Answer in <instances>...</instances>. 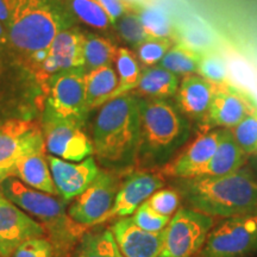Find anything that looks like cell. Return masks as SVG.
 <instances>
[{"label":"cell","mask_w":257,"mask_h":257,"mask_svg":"<svg viewBox=\"0 0 257 257\" xmlns=\"http://www.w3.org/2000/svg\"><path fill=\"white\" fill-rule=\"evenodd\" d=\"M165 185V179L150 170H137L128 174L120 184L113 207L107 220L133 216L143 202Z\"/></svg>","instance_id":"17"},{"label":"cell","mask_w":257,"mask_h":257,"mask_svg":"<svg viewBox=\"0 0 257 257\" xmlns=\"http://www.w3.org/2000/svg\"><path fill=\"white\" fill-rule=\"evenodd\" d=\"M140 143L138 98L131 93L100 106L93 125V150L106 166L126 167L137 160Z\"/></svg>","instance_id":"2"},{"label":"cell","mask_w":257,"mask_h":257,"mask_svg":"<svg viewBox=\"0 0 257 257\" xmlns=\"http://www.w3.org/2000/svg\"><path fill=\"white\" fill-rule=\"evenodd\" d=\"M96 2L101 5L106 14L110 16L113 24H115V22L123 17L124 15L136 12L138 5H140L128 2V0H96Z\"/></svg>","instance_id":"37"},{"label":"cell","mask_w":257,"mask_h":257,"mask_svg":"<svg viewBox=\"0 0 257 257\" xmlns=\"http://www.w3.org/2000/svg\"><path fill=\"white\" fill-rule=\"evenodd\" d=\"M11 257H56V248L48 237H37L19 245Z\"/></svg>","instance_id":"36"},{"label":"cell","mask_w":257,"mask_h":257,"mask_svg":"<svg viewBox=\"0 0 257 257\" xmlns=\"http://www.w3.org/2000/svg\"><path fill=\"white\" fill-rule=\"evenodd\" d=\"M86 106L88 112L100 107L113 98L118 88V75L112 64L99 67L86 73Z\"/></svg>","instance_id":"23"},{"label":"cell","mask_w":257,"mask_h":257,"mask_svg":"<svg viewBox=\"0 0 257 257\" xmlns=\"http://www.w3.org/2000/svg\"><path fill=\"white\" fill-rule=\"evenodd\" d=\"M76 257H124L111 230L83 233Z\"/></svg>","instance_id":"27"},{"label":"cell","mask_w":257,"mask_h":257,"mask_svg":"<svg viewBox=\"0 0 257 257\" xmlns=\"http://www.w3.org/2000/svg\"><path fill=\"white\" fill-rule=\"evenodd\" d=\"M256 101L232 85L223 83L212 98L210 107L200 121L202 133L214 128H232L251 111Z\"/></svg>","instance_id":"12"},{"label":"cell","mask_w":257,"mask_h":257,"mask_svg":"<svg viewBox=\"0 0 257 257\" xmlns=\"http://www.w3.org/2000/svg\"><path fill=\"white\" fill-rule=\"evenodd\" d=\"M176 180L180 198L207 216L225 219L257 210V181L246 166L230 174Z\"/></svg>","instance_id":"1"},{"label":"cell","mask_w":257,"mask_h":257,"mask_svg":"<svg viewBox=\"0 0 257 257\" xmlns=\"http://www.w3.org/2000/svg\"><path fill=\"white\" fill-rule=\"evenodd\" d=\"M119 179L110 172H99L89 187L75 198L68 216L83 227L107 220L119 191Z\"/></svg>","instance_id":"10"},{"label":"cell","mask_w":257,"mask_h":257,"mask_svg":"<svg viewBox=\"0 0 257 257\" xmlns=\"http://www.w3.org/2000/svg\"><path fill=\"white\" fill-rule=\"evenodd\" d=\"M200 57L201 53L187 47L182 42H175L161 60L159 66L184 78L191 74H197Z\"/></svg>","instance_id":"26"},{"label":"cell","mask_w":257,"mask_h":257,"mask_svg":"<svg viewBox=\"0 0 257 257\" xmlns=\"http://www.w3.org/2000/svg\"><path fill=\"white\" fill-rule=\"evenodd\" d=\"M250 170H251L253 178H255V180L257 181V154H255V155L250 156V166H249Z\"/></svg>","instance_id":"39"},{"label":"cell","mask_w":257,"mask_h":257,"mask_svg":"<svg viewBox=\"0 0 257 257\" xmlns=\"http://www.w3.org/2000/svg\"><path fill=\"white\" fill-rule=\"evenodd\" d=\"M147 202L157 213L172 218L179 210L180 194L175 188H161L154 193Z\"/></svg>","instance_id":"35"},{"label":"cell","mask_w":257,"mask_h":257,"mask_svg":"<svg viewBox=\"0 0 257 257\" xmlns=\"http://www.w3.org/2000/svg\"><path fill=\"white\" fill-rule=\"evenodd\" d=\"M15 176L29 187L51 195L57 194L46 153H34L19 160Z\"/></svg>","instance_id":"22"},{"label":"cell","mask_w":257,"mask_h":257,"mask_svg":"<svg viewBox=\"0 0 257 257\" xmlns=\"http://www.w3.org/2000/svg\"><path fill=\"white\" fill-rule=\"evenodd\" d=\"M43 131L32 120L12 119L0 126V182L15 176L16 165L34 153H46Z\"/></svg>","instance_id":"8"},{"label":"cell","mask_w":257,"mask_h":257,"mask_svg":"<svg viewBox=\"0 0 257 257\" xmlns=\"http://www.w3.org/2000/svg\"><path fill=\"white\" fill-rule=\"evenodd\" d=\"M63 27L60 12L49 0H17L8 29L9 38L29 59L37 51L49 49Z\"/></svg>","instance_id":"5"},{"label":"cell","mask_w":257,"mask_h":257,"mask_svg":"<svg viewBox=\"0 0 257 257\" xmlns=\"http://www.w3.org/2000/svg\"><path fill=\"white\" fill-rule=\"evenodd\" d=\"M175 42L169 38L150 37L137 46V59L144 67H153L161 62Z\"/></svg>","instance_id":"32"},{"label":"cell","mask_w":257,"mask_h":257,"mask_svg":"<svg viewBox=\"0 0 257 257\" xmlns=\"http://www.w3.org/2000/svg\"><path fill=\"white\" fill-rule=\"evenodd\" d=\"M131 219L141 229L149 231V232H162L167 227V225L169 224L170 217L157 213L146 201L137 208Z\"/></svg>","instance_id":"34"},{"label":"cell","mask_w":257,"mask_h":257,"mask_svg":"<svg viewBox=\"0 0 257 257\" xmlns=\"http://www.w3.org/2000/svg\"><path fill=\"white\" fill-rule=\"evenodd\" d=\"M115 24H117V29L119 31L120 36L127 43L133 44L134 47L140 46L142 42L152 37L146 31L136 12H130V14L124 15L123 17L115 22Z\"/></svg>","instance_id":"33"},{"label":"cell","mask_w":257,"mask_h":257,"mask_svg":"<svg viewBox=\"0 0 257 257\" xmlns=\"http://www.w3.org/2000/svg\"><path fill=\"white\" fill-rule=\"evenodd\" d=\"M240 149L250 157L257 154V102L236 126L230 128Z\"/></svg>","instance_id":"29"},{"label":"cell","mask_w":257,"mask_h":257,"mask_svg":"<svg viewBox=\"0 0 257 257\" xmlns=\"http://www.w3.org/2000/svg\"><path fill=\"white\" fill-rule=\"evenodd\" d=\"M245 154L237 144L229 128L221 130V137L216 153L202 168L198 176H218L230 174L244 167L246 161ZM197 178V176H195Z\"/></svg>","instance_id":"20"},{"label":"cell","mask_w":257,"mask_h":257,"mask_svg":"<svg viewBox=\"0 0 257 257\" xmlns=\"http://www.w3.org/2000/svg\"><path fill=\"white\" fill-rule=\"evenodd\" d=\"M111 232L124 257H159L165 239V230L149 232L137 226L130 217L114 221Z\"/></svg>","instance_id":"18"},{"label":"cell","mask_w":257,"mask_h":257,"mask_svg":"<svg viewBox=\"0 0 257 257\" xmlns=\"http://www.w3.org/2000/svg\"><path fill=\"white\" fill-rule=\"evenodd\" d=\"M47 159L57 194L66 201L85 192L100 172L92 156L80 162H70L56 156H48Z\"/></svg>","instance_id":"15"},{"label":"cell","mask_w":257,"mask_h":257,"mask_svg":"<svg viewBox=\"0 0 257 257\" xmlns=\"http://www.w3.org/2000/svg\"><path fill=\"white\" fill-rule=\"evenodd\" d=\"M114 63L119 83H118V88L114 92L113 98L133 91L142 74L137 56L127 48H119L117 50Z\"/></svg>","instance_id":"28"},{"label":"cell","mask_w":257,"mask_h":257,"mask_svg":"<svg viewBox=\"0 0 257 257\" xmlns=\"http://www.w3.org/2000/svg\"><path fill=\"white\" fill-rule=\"evenodd\" d=\"M83 34L75 30H62L49 47L48 57L32 69L37 81L48 85L54 75L63 70L83 67Z\"/></svg>","instance_id":"14"},{"label":"cell","mask_w":257,"mask_h":257,"mask_svg":"<svg viewBox=\"0 0 257 257\" xmlns=\"http://www.w3.org/2000/svg\"><path fill=\"white\" fill-rule=\"evenodd\" d=\"M72 9L83 23L92 28L106 30L113 24L110 16L96 0H72Z\"/></svg>","instance_id":"30"},{"label":"cell","mask_w":257,"mask_h":257,"mask_svg":"<svg viewBox=\"0 0 257 257\" xmlns=\"http://www.w3.org/2000/svg\"><path fill=\"white\" fill-rule=\"evenodd\" d=\"M217 88V83L207 81L198 74L184 76L174 95L176 108L186 119L201 121Z\"/></svg>","instance_id":"19"},{"label":"cell","mask_w":257,"mask_h":257,"mask_svg":"<svg viewBox=\"0 0 257 257\" xmlns=\"http://www.w3.org/2000/svg\"><path fill=\"white\" fill-rule=\"evenodd\" d=\"M223 128L204 131L191 144L163 167L167 175L175 179L195 178L216 153Z\"/></svg>","instance_id":"16"},{"label":"cell","mask_w":257,"mask_h":257,"mask_svg":"<svg viewBox=\"0 0 257 257\" xmlns=\"http://www.w3.org/2000/svg\"><path fill=\"white\" fill-rule=\"evenodd\" d=\"M179 85L178 75L161 66H153L142 70L136 87L130 93L137 98L168 99L175 95Z\"/></svg>","instance_id":"21"},{"label":"cell","mask_w":257,"mask_h":257,"mask_svg":"<svg viewBox=\"0 0 257 257\" xmlns=\"http://www.w3.org/2000/svg\"><path fill=\"white\" fill-rule=\"evenodd\" d=\"M136 14L149 36L169 38L178 42L179 28L165 10L156 6H144L140 4Z\"/></svg>","instance_id":"24"},{"label":"cell","mask_w":257,"mask_h":257,"mask_svg":"<svg viewBox=\"0 0 257 257\" xmlns=\"http://www.w3.org/2000/svg\"><path fill=\"white\" fill-rule=\"evenodd\" d=\"M197 74L201 78L206 79L207 81L217 85L230 82L226 63L223 57L213 50L201 54Z\"/></svg>","instance_id":"31"},{"label":"cell","mask_w":257,"mask_h":257,"mask_svg":"<svg viewBox=\"0 0 257 257\" xmlns=\"http://www.w3.org/2000/svg\"><path fill=\"white\" fill-rule=\"evenodd\" d=\"M8 42V35H6L4 25L0 23V46L5 44Z\"/></svg>","instance_id":"40"},{"label":"cell","mask_w":257,"mask_h":257,"mask_svg":"<svg viewBox=\"0 0 257 257\" xmlns=\"http://www.w3.org/2000/svg\"><path fill=\"white\" fill-rule=\"evenodd\" d=\"M257 250V210L225 218L208 232L199 257H246Z\"/></svg>","instance_id":"6"},{"label":"cell","mask_w":257,"mask_h":257,"mask_svg":"<svg viewBox=\"0 0 257 257\" xmlns=\"http://www.w3.org/2000/svg\"><path fill=\"white\" fill-rule=\"evenodd\" d=\"M0 191L22 210L37 218L47 231V237L55 245L56 251L67 253L81 238L83 226L68 216L62 200L55 195L37 191L27 186L15 176L0 182Z\"/></svg>","instance_id":"4"},{"label":"cell","mask_w":257,"mask_h":257,"mask_svg":"<svg viewBox=\"0 0 257 257\" xmlns=\"http://www.w3.org/2000/svg\"><path fill=\"white\" fill-rule=\"evenodd\" d=\"M46 149L59 159L80 162L94 153L92 141L82 131V125L64 119L47 107L43 117Z\"/></svg>","instance_id":"9"},{"label":"cell","mask_w":257,"mask_h":257,"mask_svg":"<svg viewBox=\"0 0 257 257\" xmlns=\"http://www.w3.org/2000/svg\"><path fill=\"white\" fill-rule=\"evenodd\" d=\"M214 218L189 207L179 208L165 229L159 257H193L200 251Z\"/></svg>","instance_id":"7"},{"label":"cell","mask_w":257,"mask_h":257,"mask_svg":"<svg viewBox=\"0 0 257 257\" xmlns=\"http://www.w3.org/2000/svg\"><path fill=\"white\" fill-rule=\"evenodd\" d=\"M37 237H47L43 225L0 191V257H11L19 245Z\"/></svg>","instance_id":"13"},{"label":"cell","mask_w":257,"mask_h":257,"mask_svg":"<svg viewBox=\"0 0 257 257\" xmlns=\"http://www.w3.org/2000/svg\"><path fill=\"white\" fill-rule=\"evenodd\" d=\"M17 0H0V23L9 29Z\"/></svg>","instance_id":"38"},{"label":"cell","mask_w":257,"mask_h":257,"mask_svg":"<svg viewBox=\"0 0 257 257\" xmlns=\"http://www.w3.org/2000/svg\"><path fill=\"white\" fill-rule=\"evenodd\" d=\"M86 70L83 67L55 74L48 83V105L54 113L64 119L83 123L88 113L86 106Z\"/></svg>","instance_id":"11"},{"label":"cell","mask_w":257,"mask_h":257,"mask_svg":"<svg viewBox=\"0 0 257 257\" xmlns=\"http://www.w3.org/2000/svg\"><path fill=\"white\" fill-rule=\"evenodd\" d=\"M140 143L137 160L144 168L165 167L188 138V119L166 99L138 98Z\"/></svg>","instance_id":"3"},{"label":"cell","mask_w":257,"mask_h":257,"mask_svg":"<svg viewBox=\"0 0 257 257\" xmlns=\"http://www.w3.org/2000/svg\"><path fill=\"white\" fill-rule=\"evenodd\" d=\"M117 48L110 40L93 34L83 35V68L86 73L114 62Z\"/></svg>","instance_id":"25"},{"label":"cell","mask_w":257,"mask_h":257,"mask_svg":"<svg viewBox=\"0 0 257 257\" xmlns=\"http://www.w3.org/2000/svg\"><path fill=\"white\" fill-rule=\"evenodd\" d=\"M128 2L135 3V4H140V0H128Z\"/></svg>","instance_id":"41"}]
</instances>
